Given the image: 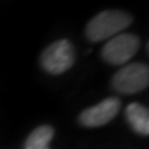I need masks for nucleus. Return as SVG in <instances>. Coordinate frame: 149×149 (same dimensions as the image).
<instances>
[{"instance_id": "nucleus-1", "label": "nucleus", "mask_w": 149, "mask_h": 149, "mask_svg": "<svg viewBox=\"0 0 149 149\" xmlns=\"http://www.w3.org/2000/svg\"><path fill=\"white\" fill-rule=\"evenodd\" d=\"M133 15L124 10H104L87 22L84 29L86 39L91 43L109 40L111 37L123 33L133 24Z\"/></svg>"}, {"instance_id": "nucleus-2", "label": "nucleus", "mask_w": 149, "mask_h": 149, "mask_svg": "<svg viewBox=\"0 0 149 149\" xmlns=\"http://www.w3.org/2000/svg\"><path fill=\"white\" fill-rule=\"evenodd\" d=\"M40 66L44 72L58 76L69 70L76 62V50L73 43L68 39L53 42L40 54Z\"/></svg>"}, {"instance_id": "nucleus-3", "label": "nucleus", "mask_w": 149, "mask_h": 149, "mask_svg": "<svg viewBox=\"0 0 149 149\" xmlns=\"http://www.w3.org/2000/svg\"><path fill=\"white\" fill-rule=\"evenodd\" d=\"M149 66L142 62H131L123 65L112 76L111 87L117 94L131 95L148 88Z\"/></svg>"}, {"instance_id": "nucleus-4", "label": "nucleus", "mask_w": 149, "mask_h": 149, "mask_svg": "<svg viewBox=\"0 0 149 149\" xmlns=\"http://www.w3.org/2000/svg\"><path fill=\"white\" fill-rule=\"evenodd\" d=\"M141 48V39L134 33H119L116 36L111 37L104 47L101 48V58L113 66H123Z\"/></svg>"}, {"instance_id": "nucleus-5", "label": "nucleus", "mask_w": 149, "mask_h": 149, "mask_svg": "<svg viewBox=\"0 0 149 149\" xmlns=\"http://www.w3.org/2000/svg\"><path fill=\"white\" fill-rule=\"evenodd\" d=\"M122 102L117 97H108L93 107L83 109L77 116L80 126L86 128H97L112 122L119 115Z\"/></svg>"}, {"instance_id": "nucleus-6", "label": "nucleus", "mask_w": 149, "mask_h": 149, "mask_svg": "<svg viewBox=\"0 0 149 149\" xmlns=\"http://www.w3.org/2000/svg\"><path fill=\"white\" fill-rule=\"evenodd\" d=\"M126 120L134 133L142 137L149 135V111L145 105L139 102L128 104L126 108Z\"/></svg>"}, {"instance_id": "nucleus-7", "label": "nucleus", "mask_w": 149, "mask_h": 149, "mask_svg": "<svg viewBox=\"0 0 149 149\" xmlns=\"http://www.w3.org/2000/svg\"><path fill=\"white\" fill-rule=\"evenodd\" d=\"M55 135V130L50 124H42L33 128L24 142V149H51L50 144Z\"/></svg>"}]
</instances>
